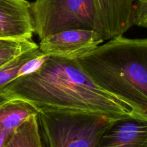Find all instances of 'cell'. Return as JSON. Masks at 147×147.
<instances>
[{"instance_id":"8fae6325","label":"cell","mask_w":147,"mask_h":147,"mask_svg":"<svg viewBox=\"0 0 147 147\" xmlns=\"http://www.w3.org/2000/svg\"><path fill=\"white\" fill-rule=\"evenodd\" d=\"M42 53L38 47L24 52L7 65L0 67V90L11 81L24 75V66L32 59Z\"/></svg>"},{"instance_id":"8992f818","label":"cell","mask_w":147,"mask_h":147,"mask_svg":"<svg viewBox=\"0 0 147 147\" xmlns=\"http://www.w3.org/2000/svg\"><path fill=\"white\" fill-rule=\"evenodd\" d=\"M93 30L103 41L123 35L133 24L134 0H93Z\"/></svg>"},{"instance_id":"3957f363","label":"cell","mask_w":147,"mask_h":147,"mask_svg":"<svg viewBox=\"0 0 147 147\" xmlns=\"http://www.w3.org/2000/svg\"><path fill=\"white\" fill-rule=\"evenodd\" d=\"M45 147H94L116 121L104 115L76 111L37 109Z\"/></svg>"},{"instance_id":"9c48e42d","label":"cell","mask_w":147,"mask_h":147,"mask_svg":"<svg viewBox=\"0 0 147 147\" xmlns=\"http://www.w3.org/2000/svg\"><path fill=\"white\" fill-rule=\"evenodd\" d=\"M37 115V109L25 100L13 98L0 106V131L13 132L30 116Z\"/></svg>"},{"instance_id":"7a4b0ae2","label":"cell","mask_w":147,"mask_h":147,"mask_svg":"<svg viewBox=\"0 0 147 147\" xmlns=\"http://www.w3.org/2000/svg\"><path fill=\"white\" fill-rule=\"evenodd\" d=\"M75 60L95 85L147 119V39L117 36Z\"/></svg>"},{"instance_id":"5b68a950","label":"cell","mask_w":147,"mask_h":147,"mask_svg":"<svg viewBox=\"0 0 147 147\" xmlns=\"http://www.w3.org/2000/svg\"><path fill=\"white\" fill-rule=\"evenodd\" d=\"M94 30H69L40 40V51L47 57L75 60L103 42Z\"/></svg>"},{"instance_id":"52a82bcc","label":"cell","mask_w":147,"mask_h":147,"mask_svg":"<svg viewBox=\"0 0 147 147\" xmlns=\"http://www.w3.org/2000/svg\"><path fill=\"white\" fill-rule=\"evenodd\" d=\"M34 29L27 0H0V39L32 40Z\"/></svg>"},{"instance_id":"6da1fadb","label":"cell","mask_w":147,"mask_h":147,"mask_svg":"<svg viewBox=\"0 0 147 147\" xmlns=\"http://www.w3.org/2000/svg\"><path fill=\"white\" fill-rule=\"evenodd\" d=\"M1 90L37 109L76 111L116 119L147 120L126 103L95 85L75 60L47 57L38 68L17 78Z\"/></svg>"},{"instance_id":"5bb4252c","label":"cell","mask_w":147,"mask_h":147,"mask_svg":"<svg viewBox=\"0 0 147 147\" xmlns=\"http://www.w3.org/2000/svg\"><path fill=\"white\" fill-rule=\"evenodd\" d=\"M13 97L6 90H0V106L4 105L7 102L12 100Z\"/></svg>"},{"instance_id":"277c9868","label":"cell","mask_w":147,"mask_h":147,"mask_svg":"<svg viewBox=\"0 0 147 147\" xmlns=\"http://www.w3.org/2000/svg\"><path fill=\"white\" fill-rule=\"evenodd\" d=\"M34 33L40 40L69 30H93V0H35L30 3Z\"/></svg>"},{"instance_id":"9a60e30c","label":"cell","mask_w":147,"mask_h":147,"mask_svg":"<svg viewBox=\"0 0 147 147\" xmlns=\"http://www.w3.org/2000/svg\"><path fill=\"white\" fill-rule=\"evenodd\" d=\"M11 134L7 132L0 131V147H5L7 141Z\"/></svg>"},{"instance_id":"7c38bea8","label":"cell","mask_w":147,"mask_h":147,"mask_svg":"<svg viewBox=\"0 0 147 147\" xmlns=\"http://www.w3.org/2000/svg\"><path fill=\"white\" fill-rule=\"evenodd\" d=\"M38 47L32 40L0 39V67L7 65L24 52Z\"/></svg>"},{"instance_id":"30bf717a","label":"cell","mask_w":147,"mask_h":147,"mask_svg":"<svg viewBox=\"0 0 147 147\" xmlns=\"http://www.w3.org/2000/svg\"><path fill=\"white\" fill-rule=\"evenodd\" d=\"M5 147H43L37 115L30 116L17 128L8 139Z\"/></svg>"},{"instance_id":"ba28073f","label":"cell","mask_w":147,"mask_h":147,"mask_svg":"<svg viewBox=\"0 0 147 147\" xmlns=\"http://www.w3.org/2000/svg\"><path fill=\"white\" fill-rule=\"evenodd\" d=\"M94 147H147V120H118L103 133Z\"/></svg>"},{"instance_id":"4fadbf2b","label":"cell","mask_w":147,"mask_h":147,"mask_svg":"<svg viewBox=\"0 0 147 147\" xmlns=\"http://www.w3.org/2000/svg\"><path fill=\"white\" fill-rule=\"evenodd\" d=\"M133 20L137 26L144 27L147 24V0H134Z\"/></svg>"}]
</instances>
